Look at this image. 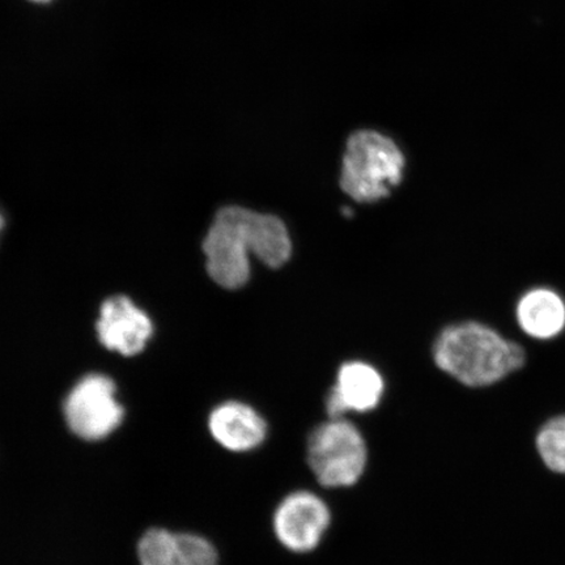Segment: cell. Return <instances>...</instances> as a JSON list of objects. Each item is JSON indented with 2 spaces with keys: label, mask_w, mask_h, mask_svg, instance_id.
Listing matches in <instances>:
<instances>
[{
  "label": "cell",
  "mask_w": 565,
  "mask_h": 565,
  "mask_svg": "<svg viewBox=\"0 0 565 565\" xmlns=\"http://www.w3.org/2000/svg\"><path fill=\"white\" fill-rule=\"evenodd\" d=\"M203 253L212 280L223 288L237 289L250 278L249 254L278 268L291 257L292 243L279 217L230 206L217 212L203 239Z\"/></svg>",
  "instance_id": "cell-1"
},
{
  "label": "cell",
  "mask_w": 565,
  "mask_h": 565,
  "mask_svg": "<svg viewBox=\"0 0 565 565\" xmlns=\"http://www.w3.org/2000/svg\"><path fill=\"white\" fill-rule=\"evenodd\" d=\"M437 366L468 387H487L518 373L526 364V351L484 323L450 324L436 338Z\"/></svg>",
  "instance_id": "cell-2"
},
{
  "label": "cell",
  "mask_w": 565,
  "mask_h": 565,
  "mask_svg": "<svg viewBox=\"0 0 565 565\" xmlns=\"http://www.w3.org/2000/svg\"><path fill=\"white\" fill-rule=\"evenodd\" d=\"M404 171L405 157L394 140L374 130H359L345 145L341 188L356 202H377L399 185Z\"/></svg>",
  "instance_id": "cell-3"
},
{
  "label": "cell",
  "mask_w": 565,
  "mask_h": 565,
  "mask_svg": "<svg viewBox=\"0 0 565 565\" xmlns=\"http://www.w3.org/2000/svg\"><path fill=\"white\" fill-rule=\"evenodd\" d=\"M307 459L318 483L328 489H345L363 477L369 448L355 424L330 418L310 434Z\"/></svg>",
  "instance_id": "cell-4"
},
{
  "label": "cell",
  "mask_w": 565,
  "mask_h": 565,
  "mask_svg": "<svg viewBox=\"0 0 565 565\" xmlns=\"http://www.w3.org/2000/svg\"><path fill=\"white\" fill-rule=\"evenodd\" d=\"M117 387L104 374H89L70 392L65 418L73 433L83 440H103L124 420V407L116 397Z\"/></svg>",
  "instance_id": "cell-5"
},
{
  "label": "cell",
  "mask_w": 565,
  "mask_h": 565,
  "mask_svg": "<svg viewBox=\"0 0 565 565\" xmlns=\"http://www.w3.org/2000/svg\"><path fill=\"white\" fill-rule=\"evenodd\" d=\"M331 524L324 501L310 491L287 494L275 510L273 527L280 545L295 554L312 553Z\"/></svg>",
  "instance_id": "cell-6"
},
{
  "label": "cell",
  "mask_w": 565,
  "mask_h": 565,
  "mask_svg": "<svg viewBox=\"0 0 565 565\" xmlns=\"http://www.w3.org/2000/svg\"><path fill=\"white\" fill-rule=\"evenodd\" d=\"M385 394V381L373 365L364 362L344 363L337 373L324 406L330 418L348 414H366L376 409Z\"/></svg>",
  "instance_id": "cell-7"
},
{
  "label": "cell",
  "mask_w": 565,
  "mask_h": 565,
  "mask_svg": "<svg viewBox=\"0 0 565 565\" xmlns=\"http://www.w3.org/2000/svg\"><path fill=\"white\" fill-rule=\"evenodd\" d=\"M152 331L150 318L125 296L104 302L97 333L106 349L124 356L137 355L145 350Z\"/></svg>",
  "instance_id": "cell-8"
},
{
  "label": "cell",
  "mask_w": 565,
  "mask_h": 565,
  "mask_svg": "<svg viewBox=\"0 0 565 565\" xmlns=\"http://www.w3.org/2000/svg\"><path fill=\"white\" fill-rule=\"evenodd\" d=\"M140 565H217V553L200 535L179 534L153 529L138 547Z\"/></svg>",
  "instance_id": "cell-9"
},
{
  "label": "cell",
  "mask_w": 565,
  "mask_h": 565,
  "mask_svg": "<svg viewBox=\"0 0 565 565\" xmlns=\"http://www.w3.org/2000/svg\"><path fill=\"white\" fill-rule=\"evenodd\" d=\"M209 428L223 448L244 454L257 449L266 440L268 428L256 408L238 401H228L211 413Z\"/></svg>",
  "instance_id": "cell-10"
},
{
  "label": "cell",
  "mask_w": 565,
  "mask_h": 565,
  "mask_svg": "<svg viewBox=\"0 0 565 565\" xmlns=\"http://www.w3.org/2000/svg\"><path fill=\"white\" fill-rule=\"evenodd\" d=\"M515 321L527 337L550 341L565 329V300L555 289H530L515 306Z\"/></svg>",
  "instance_id": "cell-11"
},
{
  "label": "cell",
  "mask_w": 565,
  "mask_h": 565,
  "mask_svg": "<svg viewBox=\"0 0 565 565\" xmlns=\"http://www.w3.org/2000/svg\"><path fill=\"white\" fill-rule=\"evenodd\" d=\"M535 448L548 470L565 475V415L543 424L535 437Z\"/></svg>",
  "instance_id": "cell-12"
},
{
  "label": "cell",
  "mask_w": 565,
  "mask_h": 565,
  "mask_svg": "<svg viewBox=\"0 0 565 565\" xmlns=\"http://www.w3.org/2000/svg\"><path fill=\"white\" fill-rule=\"evenodd\" d=\"M32 2H35V3H47V2H51V0H32Z\"/></svg>",
  "instance_id": "cell-13"
},
{
  "label": "cell",
  "mask_w": 565,
  "mask_h": 565,
  "mask_svg": "<svg viewBox=\"0 0 565 565\" xmlns=\"http://www.w3.org/2000/svg\"><path fill=\"white\" fill-rule=\"evenodd\" d=\"M2 227H3V217L0 216V230H2Z\"/></svg>",
  "instance_id": "cell-14"
}]
</instances>
